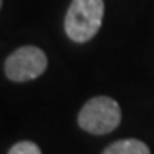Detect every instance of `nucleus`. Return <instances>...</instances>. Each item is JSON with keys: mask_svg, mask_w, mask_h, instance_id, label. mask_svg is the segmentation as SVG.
I'll return each instance as SVG.
<instances>
[{"mask_svg": "<svg viewBox=\"0 0 154 154\" xmlns=\"http://www.w3.org/2000/svg\"><path fill=\"white\" fill-rule=\"evenodd\" d=\"M104 0H72L65 16V32L74 43H87L99 32Z\"/></svg>", "mask_w": 154, "mask_h": 154, "instance_id": "nucleus-1", "label": "nucleus"}, {"mask_svg": "<svg viewBox=\"0 0 154 154\" xmlns=\"http://www.w3.org/2000/svg\"><path fill=\"white\" fill-rule=\"evenodd\" d=\"M79 126L94 135H106L121 123V109L109 96H96L85 102L77 116Z\"/></svg>", "mask_w": 154, "mask_h": 154, "instance_id": "nucleus-2", "label": "nucleus"}, {"mask_svg": "<svg viewBox=\"0 0 154 154\" xmlns=\"http://www.w3.org/2000/svg\"><path fill=\"white\" fill-rule=\"evenodd\" d=\"M47 68L46 54L36 46L16 49L5 60V74L13 82H29L39 77Z\"/></svg>", "mask_w": 154, "mask_h": 154, "instance_id": "nucleus-3", "label": "nucleus"}, {"mask_svg": "<svg viewBox=\"0 0 154 154\" xmlns=\"http://www.w3.org/2000/svg\"><path fill=\"white\" fill-rule=\"evenodd\" d=\"M102 154H151L148 145L137 138H124L109 145Z\"/></svg>", "mask_w": 154, "mask_h": 154, "instance_id": "nucleus-4", "label": "nucleus"}, {"mask_svg": "<svg viewBox=\"0 0 154 154\" xmlns=\"http://www.w3.org/2000/svg\"><path fill=\"white\" fill-rule=\"evenodd\" d=\"M8 154H43V152H41V148L35 142L22 140V142H17L16 145H13Z\"/></svg>", "mask_w": 154, "mask_h": 154, "instance_id": "nucleus-5", "label": "nucleus"}, {"mask_svg": "<svg viewBox=\"0 0 154 154\" xmlns=\"http://www.w3.org/2000/svg\"><path fill=\"white\" fill-rule=\"evenodd\" d=\"M0 6H2V0H0Z\"/></svg>", "mask_w": 154, "mask_h": 154, "instance_id": "nucleus-6", "label": "nucleus"}]
</instances>
